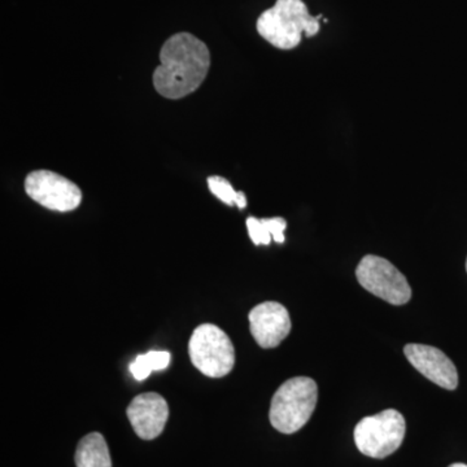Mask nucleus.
Returning <instances> with one entry per match:
<instances>
[{"instance_id": "1", "label": "nucleus", "mask_w": 467, "mask_h": 467, "mask_svg": "<svg viewBox=\"0 0 467 467\" xmlns=\"http://www.w3.org/2000/svg\"><path fill=\"white\" fill-rule=\"evenodd\" d=\"M209 67L208 46L192 33H177L160 50V66L153 72V86L167 99H182L201 88Z\"/></svg>"}, {"instance_id": "2", "label": "nucleus", "mask_w": 467, "mask_h": 467, "mask_svg": "<svg viewBox=\"0 0 467 467\" xmlns=\"http://www.w3.org/2000/svg\"><path fill=\"white\" fill-rule=\"evenodd\" d=\"M312 16L303 0H276L272 8L260 15L256 27L260 36L279 50H292L301 42L303 33L315 36L319 18Z\"/></svg>"}, {"instance_id": "3", "label": "nucleus", "mask_w": 467, "mask_h": 467, "mask_svg": "<svg viewBox=\"0 0 467 467\" xmlns=\"http://www.w3.org/2000/svg\"><path fill=\"white\" fill-rule=\"evenodd\" d=\"M317 401L318 387L312 378H292L273 396L270 423L282 434H294L308 423Z\"/></svg>"}, {"instance_id": "4", "label": "nucleus", "mask_w": 467, "mask_h": 467, "mask_svg": "<svg viewBox=\"0 0 467 467\" xmlns=\"http://www.w3.org/2000/svg\"><path fill=\"white\" fill-rule=\"evenodd\" d=\"M405 431L404 416L395 409H387L359 420L355 429V442L365 456L382 460L401 447Z\"/></svg>"}, {"instance_id": "5", "label": "nucleus", "mask_w": 467, "mask_h": 467, "mask_svg": "<svg viewBox=\"0 0 467 467\" xmlns=\"http://www.w3.org/2000/svg\"><path fill=\"white\" fill-rule=\"evenodd\" d=\"M193 367L209 378H223L235 365V349L225 331L216 325L199 326L189 343Z\"/></svg>"}, {"instance_id": "6", "label": "nucleus", "mask_w": 467, "mask_h": 467, "mask_svg": "<svg viewBox=\"0 0 467 467\" xmlns=\"http://www.w3.org/2000/svg\"><path fill=\"white\" fill-rule=\"evenodd\" d=\"M358 284L392 306H404L411 297V288L400 270L383 257L368 254L356 269Z\"/></svg>"}, {"instance_id": "7", "label": "nucleus", "mask_w": 467, "mask_h": 467, "mask_svg": "<svg viewBox=\"0 0 467 467\" xmlns=\"http://www.w3.org/2000/svg\"><path fill=\"white\" fill-rule=\"evenodd\" d=\"M26 192L30 199L51 211H75L82 202L79 187L51 171H36L27 174Z\"/></svg>"}, {"instance_id": "8", "label": "nucleus", "mask_w": 467, "mask_h": 467, "mask_svg": "<svg viewBox=\"0 0 467 467\" xmlns=\"http://www.w3.org/2000/svg\"><path fill=\"white\" fill-rule=\"evenodd\" d=\"M248 319L252 337L261 348H275L291 331L290 313L276 301H265L254 306Z\"/></svg>"}, {"instance_id": "9", "label": "nucleus", "mask_w": 467, "mask_h": 467, "mask_svg": "<svg viewBox=\"0 0 467 467\" xmlns=\"http://www.w3.org/2000/svg\"><path fill=\"white\" fill-rule=\"evenodd\" d=\"M405 356L411 367L417 368L422 376L442 389H453L459 386V373L453 361L441 349L425 344H408L404 348Z\"/></svg>"}, {"instance_id": "10", "label": "nucleus", "mask_w": 467, "mask_h": 467, "mask_svg": "<svg viewBox=\"0 0 467 467\" xmlns=\"http://www.w3.org/2000/svg\"><path fill=\"white\" fill-rule=\"evenodd\" d=\"M128 418L135 434L143 441H153L164 431L169 418L168 402L156 392L142 393L128 407Z\"/></svg>"}, {"instance_id": "11", "label": "nucleus", "mask_w": 467, "mask_h": 467, "mask_svg": "<svg viewBox=\"0 0 467 467\" xmlns=\"http://www.w3.org/2000/svg\"><path fill=\"white\" fill-rule=\"evenodd\" d=\"M77 467H112L106 439L99 432L86 435L76 451Z\"/></svg>"}, {"instance_id": "12", "label": "nucleus", "mask_w": 467, "mask_h": 467, "mask_svg": "<svg viewBox=\"0 0 467 467\" xmlns=\"http://www.w3.org/2000/svg\"><path fill=\"white\" fill-rule=\"evenodd\" d=\"M209 192L213 193L216 198L221 202H225L227 205L236 204V198H238V192L234 190L232 183L225 178L218 177V175H212L207 180Z\"/></svg>"}, {"instance_id": "13", "label": "nucleus", "mask_w": 467, "mask_h": 467, "mask_svg": "<svg viewBox=\"0 0 467 467\" xmlns=\"http://www.w3.org/2000/svg\"><path fill=\"white\" fill-rule=\"evenodd\" d=\"M247 229L252 242L256 245H269L270 242L273 241L272 235L267 232L266 226L264 225L263 220L248 217Z\"/></svg>"}, {"instance_id": "14", "label": "nucleus", "mask_w": 467, "mask_h": 467, "mask_svg": "<svg viewBox=\"0 0 467 467\" xmlns=\"http://www.w3.org/2000/svg\"><path fill=\"white\" fill-rule=\"evenodd\" d=\"M263 223L266 226L267 232L272 235L273 241L282 244L285 242V230L287 227V223L284 218H263Z\"/></svg>"}, {"instance_id": "15", "label": "nucleus", "mask_w": 467, "mask_h": 467, "mask_svg": "<svg viewBox=\"0 0 467 467\" xmlns=\"http://www.w3.org/2000/svg\"><path fill=\"white\" fill-rule=\"evenodd\" d=\"M144 358H146L152 371L165 370L169 367V362H171V353L169 352L150 350V352L144 355Z\"/></svg>"}, {"instance_id": "16", "label": "nucleus", "mask_w": 467, "mask_h": 467, "mask_svg": "<svg viewBox=\"0 0 467 467\" xmlns=\"http://www.w3.org/2000/svg\"><path fill=\"white\" fill-rule=\"evenodd\" d=\"M130 371L137 380L147 379V378L150 377V374L152 373V370H150V368L149 367V362H147L144 355L138 356V358H135L133 364L130 365Z\"/></svg>"}, {"instance_id": "17", "label": "nucleus", "mask_w": 467, "mask_h": 467, "mask_svg": "<svg viewBox=\"0 0 467 467\" xmlns=\"http://www.w3.org/2000/svg\"><path fill=\"white\" fill-rule=\"evenodd\" d=\"M235 205L241 209L247 207V198H245L244 192H238V198H236Z\"/></svg>"}, {"instance_id": "18", "label": "nucleus", "mask_w": 467, "mask_h": 467, "mask_svg": "<svg viewBox=\"0 0 467 467\" xmlns=\"http://www.w3.org/2000/svg\"><path fill=\"white\" fill-rule=\"evenodd\" d=\"M450 467H467V465H465V463H453V465Z\"/></svg>"}, {"instance_id": "19", "label": "nucleus", "mask_w": 467, "mask_h": 467, "mask_svg": "<svg viewBox=\"0 0 467 467\" xmlns=\"http://www.w3.org/2000/svg\"><path fill=\"white\" fill-rule=\"evenodd\" d=\"M466 270H467V261H466Z\"/></svg>"}]
</instances>
